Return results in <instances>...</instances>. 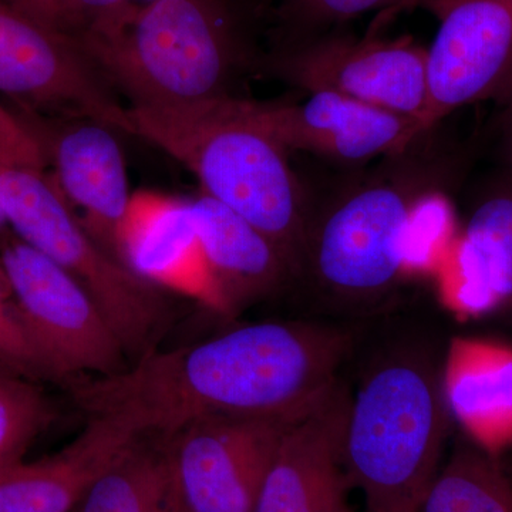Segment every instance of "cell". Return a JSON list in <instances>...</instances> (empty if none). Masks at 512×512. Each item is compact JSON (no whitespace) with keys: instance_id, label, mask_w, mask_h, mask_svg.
Returning a JSON list of instances; mask_svg holds the SVG:
<instances>
[{"instance_id":"4","label":"cell","mask_w":512,"mask_h":512,"mask_svg":"<svg viewBox=\"0 0 512 512\" xmlns=\"http://www.w3.org/2000/svg\"><path fill=\"white\" fill-rule=\"evenodd\" d=\"M133 136L187 167L202 194L251 222L288 256L295 275L311 202L278 141L235 96L174 109L128 107Z\"/></svg>"},{"instance_id":"5","label":"cell","mask_w":512,"mask_h":512,"mask_svg":"<svg viewBox=\"0 0 512 512\" xmlns=\"http://www.w3.org/2000/svg\"><path fill=\"white\" fill-rule=\"evenodd\" d=\"M76 42L128 107L174 109L234 96L244 45L225 0H156Z\"/></svg>"},{"instance_id":"25","label":"cell","mask_w":512,"mask_h":512,"mask_svg":"<svg viewBox=\"0 0 512 512\" xmlns=\"http://www.w3.org/2000/svg\"><path fill=\"white\" fill-rule=\"evenodd\" d=\"M0 161L46 170L42 153L29 131L6 104L0 103Z\"/></svg>"},{"instance_id":"22","label":"cell","mask_w":512,"mask_h":512,"mask_svg":"<svg viewBox=\"0 0 512 512\" xmlns=\"http://www.w3.org/2000/svg\"><path fill=\"white\" fill-rule=\"evenodd\" d=\"M52 419V404L35 380L0 365V473L23 460Z\"/></svg>"},{"instance_id":"18","label":"cell","mask_w":512,"mask_h":512,"mask_svg":"<svg viewBox=\"0 0 512 512\" xmlns=\"http://www.w3.org/2000/svg\"><path fill=\"white\" fill-rule=\"evenodd\" d=\"M454 302L468 315L512 306V184L485 194L468 215L456 252Z\"/></svg>"},{"instance_id":"19","label":"cell","mask_w":512,"mask_h":512,"mask_svg":"<svg viewBox=\"0 0 512 512\" xmlns=\"http://www.w3.org/2000/svg\"><path fill=\"white\" fill-rule=\"evenodd\" d=\"M447 397L470 436L498 454L512 441V352L481 343L451 345Z\"/></svg>"},{"instance_id":"2","label":"cell","mask_w":512,"mask_h":512,"mask_svg":"<svg viewBox=\"0 0 512 512\" xmlns=\"http://www.w3.org/2000/svg\"><path fill=\"white\" fill-rule=\"evenodd\" d=\"M433 319L389 311L367 320L350 357L342 466L366 512H416L446 456L451 345Z\"/></svg>"},{"instance_id":"1","label":"cell","mask_w":512,"mask_h":512,"mask_svg":"<svg viewBox=\"0 0 512 512\" xmlns=\"http://www.w3.org/2000/svg\"><path fill=\"white\" fill-rule=\"evenodd\" d=\"M363 323L299 318L238 325L195 345L151 349L113 376L67 384L89 417L167 437L204 417L299 419L339 382Z\"/></svg>"},{"instance_id":"26","label":"cell","mask_w":512,"mask_h":512,"mask_svg":"<svg viewBox=\"0 0 512 512\" xmlns=\"http://www.w3.org/2000/svg\"><path fill=\"white\" fill-rule=\"evenodd\" d=\"M156 0H73L76 36L116 25Z\"/></svg>"},{"instance_id":"27","label":"cell","mask_w":512,"mask_h":512,"mask_svg":"<svg viewBox=\"0 0 512 512\" xmlns=\"http://www.w3.org/2000/svg\"><path fill=\"white\" fill-rule=\"evenodd\" d=\"M8 2L47 28L73 39L76 36L73 0H8Z\"/></svg>"},{"instance_id":"8","label":"cell","mask_w":512,"mask_h":512,"mask_svg":"<svg viewBox=\"0 0 512 512\" xmlns=\"http://www.w3.org/2000/svg\"><path fill=\"white\" fill-rule=\"evenodd\" d=\"M0 94L49 116H89L133 136L124 107L73 37L0 0Z\"/></svg>"},{"instance_id":"10","label":"cell","mask_w":512,"mask_h":512,"mask_svg":"<svg viewBox=\"0 0 512 512\" xmlns=\"http://www.w3.org/2000/svg\"><path fill=\"white\" fill-rule=\"evenodd\" d=\"M271 69L308 94L336 93L403 116H426L427 49L412 37L318 36L276 57Z\"/></svg>"},{"instance_id":"29","label":"cell","mask_w":512,"mask_h":512,"mask_svg":"<svg viewBox=\"0 0 512 512\" xmlns=\"http://www.w3.org/2000/svg\"><path fill=\"white\" fill-rule=\"evenodd\" d=\"M512 94V93H511ZM511 116H512V111H511Z\"/></svg>"},{"instance_id":"20","label":"cell","mask_w":512,"mask_h":512,"mask_svg":"<svg viewBox=\"0 0 512 512\" xmlns=\"http://www.w3.org/2000/svg\"><path fill=\"white\" fill-rule=\"evenodd\" d=\"M416 512H512V477L497 453L460 437L424 491Z\"/></svg>"},{"instance_id":"21","label":"cell","mask_w":512,"mask_h":512,"mask_svg":"<svg viewBox=\"0 0 512 512\" xmlns=\"http://www.w3.org/2000/svg\"><path fill=\"white\" fill-rule=\"evenodd\" d=\"M73 512H168L163 450L138 437L101 471Z\"/></svg>"},{"instance_id":"12","label":"cell","mask_w":512,"mask_h":512,"mask_svg":"<svg viewBox=\"0 0 512 512\" xmlns=\"http://www.w3.org/2000/svg\"><path fill=\"white\" fill-rule=\"evenodd\" d=\"M427 49V126L512 93V0H443Z\"/></svg>"},{"instance_id":"24","label":"cell","mask_w":512,"mask_h":512,"mask_svg":"<svg viewBox=\"0 0 512 512\" xmlns=\"http://www.w3.org/2000/svg\"><path fill=\"white\" fill-rule=\"evenodd\" d=\"M441 0H298L303 18L315 25L346 22L376 10L426 8L433 12Z\"/></svg>"},{"instance_id":"14","label":"cell","mask_w":512,"mask_h":512,"mask_svg":"<svg viewBox=\"0 0 512 512\" xmlns=\"http://www.w3.org/2000/svg\"><path fill=\"white\" fill-rule=\"evenodd\" d=\"M349 406L345 375L286 426L252 512H352L342 443Z\"/></svg>"},{"instance_id":"23","label":"cell","mask_w":512,"mask_h":512,"mask_svg":"<svg viewBox=\"0 0 512 512\" xmlns=\"http://www.w3.org/2000/svg\"><path fill=\"white\" fill-rule=\"evenodd\" d=\"M0 365L36 380L46 377L39 356L20 320L8 281L0 266Z\"/></svg>"},{"instance_id":"3","label":"cell","mask_w":512,"mask_h":512,"mask_svg":"<svg viewBox=\"0 0 512 512\" xmlns=\"http://www.w3.org/2000/svg\"><path fill=\"white\" fill-rule=\"evenodd\" d=\"M439 128L312 204L291 285L308 302L305 318L362 323L390 311L414 218L446 191L457 170Z\"/></svg>"},{"instance_id":"11","label":"cell","mask_w":512,"mask_h":512,"mask_svg":"<svg viewBox=\"0 0 512 512\" xmlns=\"http://www.w3.org/2000/svg\"><path fill=\"white\" fill-rule=\"evenodd\" d=\"M8 107L36 141L47 173L83 227L117 256V238L133 194L116 130L89 116H49Z\"/></svg>"},{"instance_id":"17","label":"cell","mask_w":512,"mask_h":512,"mask_svg":"<svg viewBox=\"0 0 512 512\" xmlns=\"http://www.w3.org/2000/svg\"><path fill=\"white\" fill-rule=\"evenodd\" d=\"M138 439L104 417H89L79 436L42 460L0 473V512H73L87 488Z\"/></svg>"},{"instance_id":"6","label":"cell","mask_w":512,"mask_h":512,"mask_svg":"<svg viewBox=\"0 0 512 512\" xmlns=\"http://www.w3.org/2000/svg\"><path fill=\"white\" fill-rule=\"evenodd\" d=\"M0 207L22 241L62 266L93 296L128 357L136 360L154 349L170 319L161 289L101 247L46 170L0 161Z\"/></svg>"},{"instance_id":"15","label":"cell","mask_w":512,"mask_h":512,"mask_svg":"<svg viewBox=\"0 0 512 512\" xmlns=\"http://www.w3.org/2000/svg\"><path fill=\"white\" fill-rule=\"evenodd\" d=\"M117 256L151 285L224 315L188 200L153 191L133 194L117 238Z\"/></svg>"},{"instance_id":"30","label":"cell","mask_w":512,"mask_h":512,"mask_svg":"<svg viewBox=\"0 0 512 512\" xmlns=\"http://www.w3.org/2000/svg\"><path fill=\"white\" fill-rule=\"evenodd\" d=\"M353 512V511H352ZM366 512V511H365Z\"/></svg>"},{"instance_id":"28","label":"cell","mask_w":512,"mask_h":512,"mask_svg":"<svg viewBox=\"0 0 512 512\" xmlns=\"http://www.w3.org/2000/svg\"><path fill=\"white\" fill-rule=\"evenodd\" d=\"M168 512H171L170 511V498H168Z\"/></svg>"},{"instance_id":"13","label":"cell","mask_w":512,"mask_h":512,"mask_svg":"<svg viewBox=\"0 0 512 512\" xmlns=\"http://www.w3.org/2000/svg\"><path fill=\"white\" fill-rule=\"evenodd\" d=\"M248 119L288 150L339 163H367L412 146L431 127L417 117L329 92L301 103L241 99Z\"/></svg>"},{"instance_id":"16","label":"cell","mask_w":512,"mask_h":512,"mask_svg":"<svg viewBox=\"0 0 512 512\" xmlns=\"http://www.w3.org/2000/svg\"><path fill=\"white\" fill-rule=\"evenodd\" d=\"M188 202L224 316L291 288V261L264 232L202 192Z\"/></svg>"},{"instance_id":"9","label":"cell","mask_w":512,"mask_h":512,"mask_svg":"<svg viewBox=\"0 0 512 512\" xmlns=\"http://www.w3.org/2000/svg\"><path fill=\"white\" fill-rule=\"evenodd\" d=\"M289 423L204 417L164 437L170 511H254Z\"/></svg>"},{"instance_id":"7","label":"cell","mask_w":512,"mask_h":512,"mask_svg":"<svg viewBox=\"0 0 512 512\" xmlns=\"http://www.w3.org/2000/svg\"><path fill=\"white\" fill-rule=\"evenodd\" d=\"M0 266L46 377L69 384L126 369L123 343L93 296L10 228L0 232Z\"/></svg>"}]
</instances>
